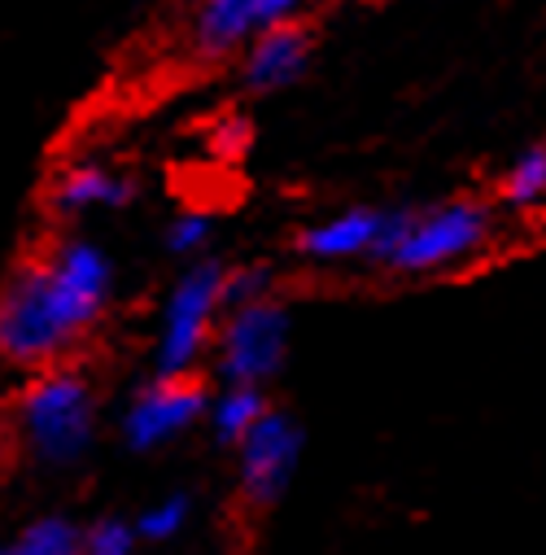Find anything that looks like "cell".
Instances as JSON below:
<instances>
[{"instance_id":"6da1fadb","label":"cell","mask_w":546,"mask_h":555,"mask_svg":"<svg viewBox=\"0 0 546 555\" xmlns=\"http://www.w3.org/2000/svg\"><path fill=\"white\" fill-rule=\"evenodd\" d=\"M114 267L92 241H57L0 285V354L14 367L62 363L105 315Z\"/></svg>"},{"instance_id":"7a4b0ae2","label":"cell","mask_w":546,"mask_h":555,"mask_svg":"<svg viewBox=\"0 0 546 555\" xmlns=\"http://www.w3.org/2000/svg\"><path fill=\"white\" fill-rule=\"evenodd\" d=\"M101 425L96 385L79 367H36V380L18 398V438L23 451L44 468H75Z\"/></svg>"},{"instance_id":"3957f363","label":"cell","mask_w":546,"mask_h":555,"mask_svg":"<svg viewBox=\"0 0 546 555\" xmlns=\"http://www.w3.org/2000/svg\"><path fill=\"white\" fill-rule=\"evenodd\" d=\"M490 232H494V219L481 202H442L420 215L389 210L376 258L402 275H433L481 254Z\"/></svg>"},{"instance_id":"277c9868","label":"cell","mask_w":546,"mask_h":555,"mask_svg":"<svg viewBox=\"0 0 546 555\" xmlns=\"http://www.w3.org/2000/svg\"><path fill=\"white\" fill-rule=\"evenodd\" d=\"M219 311H223V262L202 258L180 275L162 307V328L154 346L158 372H193L214 346Z\"/></svg>"},{"instance_id":"5b68a950","label":"cell","mask_w":546,"mask_h":555,"mask_svg":"<svg viewBox=\"0 0 546 555\" xmlns=\"http://www.w3.org/2000/svg\"><path fill=\"white\" fill-rule=\"evenodd\" d=\"M285 350H289V311L271 294L227 307V320L214 328V354L223 380L266 385L281 372Z\"/></svg>"},{"instance_id":"8992f818","label":"cell","mask_w":546,"mask_h":555,"mask_svg":"<svg viewBox=\"0 0 546 555\" xmlns=\"http://www.w3.org/2000/svg\"><path fill=\"white\" fill-rule=\"evenodd\" d=\"M210 389L193 372H158L122 415V442L131 451H158L206 421Z\"/></svg>"},{"instance_id":"52a82bcc","label":"cell","mask_w":546,"mask_h":555,"mask_svg":"<svg viewBox=\"0 0 546 555\" xmlns=\"http://www.w3.org/2000/svg\"><path fill=\"white\" fill-rule=\"evenodd\" d=\"M302 455V429L289 421L285 411H262L253 429L236 442V460H240V494L253 507H271L294 481Z\"/></svg>"},{"instance_id":"ba28073f","label":"cell","mask_w":546,"mask_h":555,"mask_svg":"<svg viewBox=\"0 0 546 555\" xmlns=\"http://www.w3.org/2000/svg\"><path fill=\"white\" fill-rule=\"evenodd\" d=\"M302 5L307 0H197L193 44L206 57H227V53L245 49L258 31L298 18Z\"/></svg>"},{"instance_id":"9c48e42d","label":"cell","mask_w":546,"mask_h":555,"mask_svg":"<svg viewBox=\"0 0 546 555\" xmlns=\"http://www.w3.org/2000/svg\"><path fill=\"white\" fill-rule=\"evenodd\" d=\"M311 53H315V40L298 18L258 31L245 44V62H240L245 88L249 92H281V88L298 83L311 66Z\"/></svg>"},{"instance_id":"30bf717a","label":"cell","mask_w":546,"mask_h":555,"mask_svg":"<svg viewBox=\"0 0 546 555\" xmlns=\"http://www.w3.org/2000/svg\"><path fill=\"white\" fill-rule=\"evenodd\" d=\"M385 215L389 210H367V206L341 210L333 219L311 223L298 236V249L311 262H350V258H363V254L376 258V245H380V232H385Z\"/></svg>"},{"instance_id":"8fae6325","label":"cell","mask_w":546,"mask_h":555,"mask_svg":"<svg viewBox=\"0 0 546 555\" xmlns=\"http://www.w3.org/2000/svg\"><path fill=\"white\" fill-rule=\"evenodd\" d=\"M131 202V184L101 167V163H79V167H66L53 184V206L62 215H88V210H114Z\"/></svg>"},{"instance_id":"7c38bea8","label":"cell","mask_w":546,"mask_h":555,"mask_svg":"<svg viewBox=\"0 0 546 555\" xmlns=\"http://www.w3.org/2000/svg\"><path fill=\"white\" fill-rule=\"evenodd\" d=\"M266 411V398H262V385H240V380H227V389L219 393V398H210V406H206V421H210V429H214V438L223 442V447H236L249 429H253V421Z\"/></svg>"},{"instance_id":"4fadbf2b","label":"cell","mask_w":546,"mask_h":555,"mask_svg":"<svg viewBox=\"0 0 546 555\" xmlns=\"http://www.w3.org/2000/svg\"><path fill=\"white\" fill-rule=\"evenodd\" d=\"M10 551L14 555H75L83 551V529L66 516H36L31 525H23Z\"/></svg>"},{"instance_id":"5bb4252c","label":"cell","mask_w":546,"mask_h":555,"mask_svg":"<svg viewBox=\"0 0 546 555\" xmlns=\"http://www.w3.org/2000/svg\"><path fill=\"white\" fill-rule=\"evenodd\" d=\"M498 193H503L507 206H537V202L546 197V145L524 150V154L507 167Z\"/></svg>"},{"instance_id":"9a60e30c","label":"cell","mask_w":546,"mask_h":555,"mask_svg":"<svg viewBox=\"0 0 546 555\" xmlns=\"http://www.w3.org/2000/svg\"><path fill=\"white\" fill-rule=\"evenodd\" d=\"M188 525V494H167L162 503H154L150 512H141V520H135V533H141L145 542H171L180 538Z\"/></svg>"},{"instance_id":"2e32d148","label":"cell","mask_w":546,"mask_h":555,"mask_svg":"<svg viewBox=\"0 0 546 555\" xmlns=\"http://www.w3.org/2000/svg\"><path fill=\"white\" fill-rule=\"evenodd\" d=\"M135 542H141V533H135V525L122 520V516H101L96 525L83 529V551L88 555H127Z\"/></svg>"},{"instance_id":"e0dca14e","label":"cell","mask_w":546,"mask_h":555,"mask_svg":"<svg viewBox=\"0 0 546 555\" xmlns=\"http://www.w3.org/2000/svg\"><path fill=\"white\" fill-rule=\"evenodd\" d=\"M266 294H271V271L266 267H232V271H223V311L240 307V302H253V298H266Z\"/></svg>"},{"instance_id":"ac0fdd59","label":"cell","mask_w":546,"mask_h":555,"mask_svg":"<svg viewBox=\"0 0 546 555\" xmlns=\"http://www.w3.org/2000/svg\"><path fill=\"white\" fill-rule=\"evenodd\" d=\"M206 241H210V219L197 215V210L171 219V228H167V249H171L176 258H202Z\"/></svg>"},{"instance_id":"d6986e66","label":"cell","mask_w":546,"mask_h":555,"mask_svg":"<svg viewBox=\"0 0 546 555\" xmlns=\"http://www.w3.org/2000/svg\"><path fill=\"white\" fill-rule=\"evenodd\" d=\"M245 145H249V122H245L240 114L223 118L219 131H214V150H219L223 158H236V154H245Z\"/></svg>"},{"instance_id":"ffe728a7","label":"cell","mask_w":546,"mask_h":555,"mask_svg":"<svg viewBox=\"0 0 546 555\" xmlns=\"http://www.w3.org/2000/svg\"><path fill=\"white\" fill-rule=\"evenodd\" d=\"M0 460H5V447H0Z\"/></svg>"},{"instance_id":"44dd1931","label":"cell","mask_w":546,"mask_h":555,"mask_svg":"<svg viewBox=\"0 0 546 555\" xmlns=\"http://www.w3.org/2000/svg\"><path fill=\"white\" fill-rule=\"evenodd\" d=\"M184 5H197V0H184Z\"/></svg>"}]
</instances>
